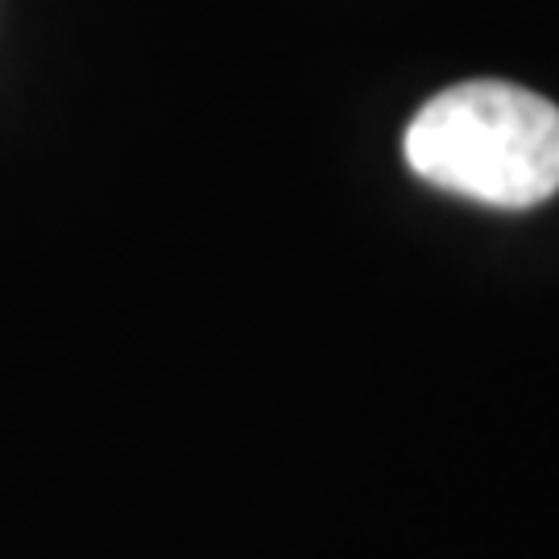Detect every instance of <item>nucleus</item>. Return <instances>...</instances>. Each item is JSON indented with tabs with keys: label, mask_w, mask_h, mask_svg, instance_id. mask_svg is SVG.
Returning <instances> with one entry per match:
<instances>
[{
	"label": "nucleus",
	"mask_w": 559,
	"mask_h": 559,
	"mask_svg": "<svg viewBox=\"0 0 559 559\" xmlns=\"http://www.w3.org/2000/svg\"><path fill=\"white\" fill-rule=\"evenodd\" d=\"M423 182L489 203L539 207L559 191V108L506 80H468L423 104L402 133Z\"/></svg>",
	"instance_id": "obj_1"
}]
</instances>
